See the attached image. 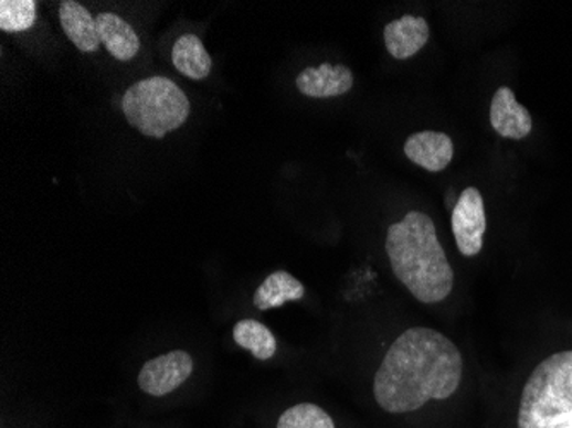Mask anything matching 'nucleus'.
<instances>
[{
  "mask_svg": "<svg viewBox=\"0 0 572 428\" xmlns=\"http://www.w3.org/2000/svg\"><path fill=\"white\" fill-rule=\"evenodd\" d=\"M462 377L458 346L435 329L412 328L382 360L374 377L375 402L388 414H410L432 399H449Z\"/></svg>",
  "mask_w": 572,
  "mask_h": 428,
  "instance_id": "nucleus-1",
  "label": "nucleus"
},
{
  "mask_svg": "<svg viewBox=\"0 0 572 428\" xmlns=\"http://www.w3.org/2000/svg\"><path fill=\"white\" fill-rule=\"evenodd\" d=\"M385 253L394 276L419 302L439 303L449 297L453 268L428 214L410 211L393 223L385 237Z\"/></svg>",
  "mask_w": 572,
  "mask_h": 428,
  "instance_id": "nucleus-2",
  "label": "nucleus"
},
{
  "mask_svg": "<svg viewBox=\"0 0 572 428\" xmlns=\"http://www.w3.org/2000/svg\"><path fill=\"white\" fill-rule=\"evenodd\" d=\"M519 428H572V350L538 364L521 394Z\"/></svg>",
  "mask_w": 572,
  "mask_h": 428,
  "instance_id": "nucleus-3",
  "label": "nucleus"
},
{
  "mask_svg": "<svg viewBox=\"0 0 572 428\" xmlns=\"http://www.w3.org/2000/svg\"><path fill=\"white\" fill-rule=\"evenodd\" d=\"M123 110L127 122L142 136L163 139L189 119L191 101L172 79L153 76L127 88Z\"/></svg>",
  "mask_w": 572,
  "mask_h": 428,
  "instance_id": "nucleus-4",
  "label": "nucleus"
},
{
  "mask_svg": "<svg viewBox=\"0 0 572 428\" xmlns=\"http://www.w3.org/2000/svg\"><path fill=\"white\" fill-rule=\"evenodd\" d=\"M451 228L463 256L475 257L481 253L485 232H487V216H485L484 197L478 189H465L459 195L451 216Z\"/></svg>",
  "mask_w": 572,
  "mask_h": 428,
  "instance_id": "nucleus-5",
  "label": "nucleus"
},
{
  "mask_svg": "<svg viewBox=\"0 0 572 428\" xmlns=\"http://www.w3.org/2000/svg\"><path fill=\"white\" fill-rule=\"evenodd\" d=\"M194 362L191 355L182 350L165 353L149 360L139 372L138 384L149 396L161 398L165 394L179 389L191 377Z\"/></svg>",
  "mask_w": 572,
  "mask_h": 428,
  "instance_id": "nucleus-6",
  "label": "nucleus"
},
{
  "mask_svg": "<svg viewBox=\"0 0 572 428\" xmlns=\"http://www.w3.org/2000/svg\"><path fill=\"white\" fill-rule=\"evenodd\" d=\"M490 124L497 135L508 139H525L533 129L530 111L518 104L508 86L497 89L490 104Z\"/></svg>",
  "mask_w": 572,
  "mask_h": 428,
  "instance_id": "nucleus-7",
  "label": "nucleus"
},
{
  "mask_svg": "<svg viewBox=\"0 0 572 428\" xmlns=\"http://www.w3.org/2000/svg\"><path fill=\"white\" fill-rule=\"evenodd\" d=\"M297 88L310 98H335L353 88V73L347 65H331L328 62L319 67H307L297 76Z\"/></svg>",
  "mask_w": 572,
  "mask_h": 428,
  "instance_id": "nucleus-8",
  "label": "nucleus"
},
{
  "mask_svg": "<svg viewBox=\"0 0 572 428\" xmlns=\"http://www.w3.org/2000/svg\"><path fill=\"white\" fill-rule=\"evenodd\" d=\"M405 154L427 172H443L453 160L454 145L444 132L422 130L406 139Z\"/></svg>",
  "mask_w": 572,
  "mask_h": 428,
  "instance_id": "nucleus-9",
  "label": "nucleus"
},
{
  "mask_svg": "<svg viewBox=\"0 0 572 428\" xmlns=\"http://www.w3.org/2000/svg\"><path fill=\"white\" fill-rule=\"evenodd\" d=\"M431 39L427 21L419 15H403L384 28L385 49L396 61H405L419 54Z\"/></svg>",
  "mask_w": 572,
  "mask_h": 428,
  "instance_id": "nucleus-10",
  "label": "nucleus"
},
{
  "mask_svg": "<svg viewBox=\"0 0 572 428\" xmlns=\"http://www.w3.org/2000/svg\"><path fill=\"white\" fill-rule=\"evenodd\" d=\"M96 28L102 45L112 57L120 62L133 61L139 54L141 42L134 28L114 12H102L96 15Z\"/></svg>",
  "mask_w": 572,
  "mask_h": 428,
  "instance_id": "nucleus-11",
  "label": "nucleus"
},
{
  "mask_svg": "<svg viewBox=\"0 0 572 428\" xmlns=\"http://www.w3.org/2000/svg\"><path fill=\"white\" fill-rule=\"evenodd\" d=\"M59 20L65 36L76 45L77 51L88 54L98 51L102 40L96 28V18L89 14L88 9L74 0H65L59 8Z\"/></svg>",
  "mask_w": 572,
  "mask_h": 428,
  "instance_id": "nucleus-12",
  "label": "nucleus"
},
{
  "mask_svg": "<svg viewBox=\"0 0 572 428\" xmlns=\"http://www.w3.org/2000/svg\"><path fill=\"white\" fill-rule=\"evenodd\" d=\"M172 62L182 76L194 81L206 79L213 67L206 46L192 33H186L177 40L172 49Z\"/></svg>",
  "mask_w": 572,
  "mask_h": 428,
  "instance_id": "nucleus-13",
  "label": "nucleus"
},
{
  "mask_svg": "<svg viewBox=\"0 0 572 428\" xmlns=\"http://www.w3.org/2000/svg\"><path fill=\"white\" fill-rule=\"evenodd\" d=\"M306 288L295 276L286 271H275L264 279L254 293V306L259 310L278 309L286 302L304 299Z\"/></svg>",
  "mask_w": 572,
  "mask_h": 428,
  "instance_id": "nucleus-14",
  "label": "nucleus"
},
{
  "mask_svg": "<svg viewBox=\"0 0 572 428\" xmlns=\"http://www.w3.org/2000/svg\"><path fill=\"white\" fill-rule=\"evenodd\" d=\"M233 341L241 349L248 350L261 362L273 359L276 353V338L272 333V329L254 319H244L235 324Z\"/></svg>",
  "mask_w": 572,
  "mask_h": 428,
  "instance_id": "nucleus-15",
  "label": "nucleus"
},
{
  "mask_svg": "<svg viewBox=\"0 0 572 428\" xmlns=\"http://www.w3.org/2000/svg\"><path fill=\"white\" fill-rule=\"evenodd\" d=\"M36 21L35 0H2L0 2V30L21 33L30 30Z\"/></svg>",
  "mask_w": 572,
  "mask_h": 428,
  "instance_id": "nucleus-16",
  "label": "nucleus"
},
{
  "mask_svg": "<svg viewBox=\"0 0 572 428\" xmlns=\"http://www.w3.org/2000/svg\"><path fill=\"white\" fill-rule=\"evenodd\" d=\"M278 428H335V421L321 406L300 403L286 409L279 417Z\"/></svg>",
  "mask_w": 572,
  "mask_h": 428,
  "instance_id": "nucleus-17",
  "label": "nucleus"
}]
</instances>
